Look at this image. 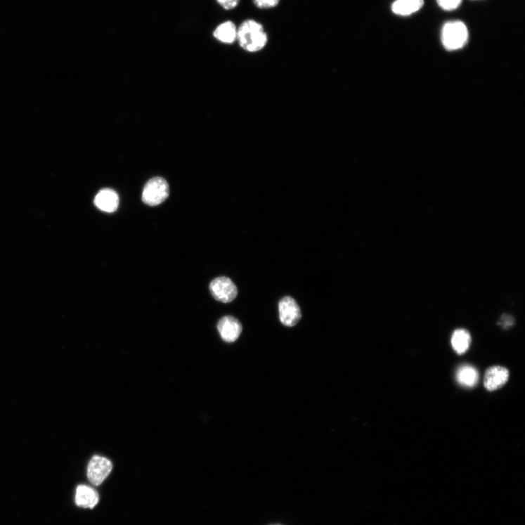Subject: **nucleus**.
Returning <instances> with one entry per match:
<instances>
[{"instance_id": "nucleus-1", "label": "nucleus", "mask_w": 525, "mask_h": 525, "mask_svg": "<svg viewBox=\"0 0 525 525\" xmlns=\"http://www.w3.org/2000/svg\"><path fill=\"white\" fill-rule=\"evenodd\" d=\"M237 38L240 46L251 53L262 50L268 42L264 26L254 19H247L240 25Z\"/></svg>"}, {"instance_id": "nucleus-2", "label": "nucleus", "mask_w": 525, "mask_h": 525, "mask_svg": "<svg viewBox=\"0 0 525 525\" xmlns=\"http://www.w3.org/2000/svg\"><path fill=\"white\" fill-rule=\"evenodd\" d=\"M468 27L461 21L446 22L442 27L441 40L444 48L449 51L462 48L469 41Z\"/></svg>"}, {"instance_id": "nucleus-3", "label": "nucleus", "mask_w": 525, "mask_h": 525, "mask_svg": "<svg viewBox=\"0 0 525 525\" xmlns=\"http://www.w3.org/2000/svg\"><path fill=\"white\" fill-rule=\"evenodd\" d=\"M169 195V187L167 181L161 177H155L146 183L142 200L147 205L157 206L163 203Z\"/></svg>"}, {"instance_id": "nucleus-4", "label": "nucleus", "mask_w": 525, "mask_h": 525, "mask_svg": "<svg viewBox=\"0 0 525 525\" xmlns=\"http://www.w3.org/2000/svg\"><path fill=\"white\" fill-rule=\"evenodd\" d=\"M209 290L214 299L226 304L235 300L238 294L235 284L226 277L213 280L209 285Z\"/></svg>"}, {"instance_id": "nucleus-5", "label": "nucleus", "mask_w": 525, "mask_h": 525, "mask_svg": "<svg viewBox=\"0 0 525 525\" xmlns=\"http://www.w3.org/2000/svg\"><path fill=\"white\" fill-rule=\"evenodd\" d=\"M112 469V464L110 460L95 455L88 465L87 477L92 484L99 486L109 476Z\"/></svg>"}, {"instance_id": "nucleus-6", "label": "nucleus", "mask_w": 525, "mask_h": 525, "mask_svg": "<svg viewBox=\"0 0 525 525\" xmlns=\"http://www.w3.org/2000/svg\"><path fill=\"white\" fill-rule=\"evenodd\" d=\"M281 323L287 327L296 325L302 318L301 309L297 302L290 297L282 299L279 303Z\"/></svg>"}, {"instance_id": "nucleus-7", "label": "nucleus", "mask_w": 525, "mask_h": 525, "mask_svg": "<svg viewBox=\"0 0 525 525\" xmlns=\"http://www.w3.org/2000/svg\"><path fill=\"white\" fill-rule=\"evenodd\" d=\"M510 378V372L507 368L503 366H493L485 373L484 384L489 391L498 390Z\"/></svg>"}, {"instance_id": "nucleus-8", "label": "nucleus", "mask_w": 525, "mask_h": 525, "mask_svg": "<svg viewBox=\"0 0 525 525\" xmlns=\"http://www.w3.org/2000/svg\"><path fill=\"white\" fill-rule=\"evenodd\" d=\"M219 334L228 343L235 342L240 336L242 327L240 321L232 316H226L218 324Z\"/></svg>"}, {"instance_id": "nucleus-9", "label": "nucleus", "mask_w": 525, "mask_h": 525, "mask_svg": "<svg viewBox=\"0 0 525 525\" xmlns=\"http://www.w3.org/2000/svg\"><path fill=\"white\" fill-rule=\"evenodd\" d=\"M97 208L105 212H114L119 205L118 193L110 188L101 190L94 199Z\"/></svg>"}, {"instance_id": "nucleus-10", "label": "nucleus", "mask_w": 525, "mask_h": 525, "mask_svg": "<svg viewBox=\"0 0 525 525\" xmlns=\"http://www.w3.org/2000/svg\"><path fill=\"white\" fill-rule=\"evenodd\" d=\"M99 502V495L95 490L86 485L77 487L75 494V503L82 508L93 509Z\"/></svg>"}, {"instance_id": "nucleus-11", "label": "nucleus", "mask_w": 525, "mask_h": 525, "mask_svg": "<svg viewBox=\"0 0 525 525\" xmlns=\"http://www.w3.org/2000/svg\"><path fill=\"white\" fill-rule=\"evenodd\" d=\"M424 4V0H396L391 9L397 15L410 16L419 11Z\"/></svg>"}, {"instance_id": "nucleus-12", "label": "nucleus", "mask_w": 525, "mask_h": 525, "mask_svg": "<svg viewBox=\"0 0 525 525\" xmlns=\"http://www.w3.org/2000/svg\"><path fill=\"white\" fill-rule=\"evenodd\" d=\"M219 41L231 44L236 41L238 30L235 24L231 22H226L220 25L213 32Z\"/></svg>"}, {"instance_id": "nucleus-13", "label": "nucleus", "mask_w": 525, "mask_h": 525, "mask_svg": "<svg viewBox=\"0 0 525 525\" xmlns=\"http://www.w3.org/2000/svg\"><path fill=\"white\" fill-rule=\"evenodd\" d=\"M456 379L461 385L472 387L478 382L479 373L474 367L464 365L459 368L456 374Z\"/></svg>"}, {"instance_id": "nucleus-14", "label": "nucleus", "mask_w": 525, "mask_h": 525, "mask_svg": "<svg viewBox=\"0 0 525 525\" xmlns=\"http://www.w3.org/2000/svg\"><path fill=\"white\" fill-rule=\"evenodd\" d=\"M472 338L469 332L465 329H458L452 337V346L458 354H463L469 348Z\"/></svg>"}, {"instance_id": "nucleus-15", "label": "nucleus", "mask_w": 525, "mask_h": 525, "mask_svg": "<svg viewBox=\"0 0 525 525\" xmlns=\"http://www.w3.org/2000/svg\"><path fill=\"white\" fill-rule=\"evenodd\" d=\"M462 0H437L439 7L445 11H453L458 9Z\"/></svg>"}, {"instance_id": "nucleus-16", "label": "nucleus", "mask_w": 525, "mask_h": 525, "mask_svg": "<svg viewBox=\"0 0 525 525\" xmlns=\"http://www.w3.org/2000/svg\"><path fill=\"white\" fill-rule=\"evenodd\" d=\"M252 1L260 9H270L276 7L280 0H252Z\"/></svg>"}, {"instance_id": "nucleus-17", "label": "nucleus", "mask_w": 525, "mask_h": 525, "mask_svg": "<svg viewBox=\"0 0 525 525\" xmlns=\"http://www.w3.org/2000/svg\"><path fill=\"white\" fill-rule=\"evenodd\" d=\"M216 1L225 10L229 11L235 8L240 0H216Z\"/></svg>"}, {"instance_id": "nucleus-18", "label": "nucleus", "mask_w": 525, "mask_h": 525, "mask_svg": "<svg viewBox=\"0 0 525 525\" xmlns=\"http://www.w3.org/2000/svg\"><path fill=\"white\" fill-rule=\"evenodd\" d=\"M499 324L504 328H510L514 324V318L512 316L505 315L501 317Z\"/></svg>"}]
</instances>
